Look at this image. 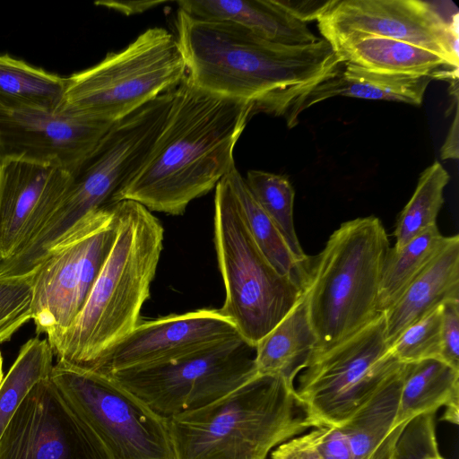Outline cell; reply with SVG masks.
Here are the masks:
<instances>
[{"instance_id": "6da1fadb", "label": "cell", "mask_w": 459, "mask_h": 459, "mask_svg": "<svg viewBox=\"0 0 459 459\" xmlns=\"http://www.w3.org/2000/svg\"><path fill=\"white\" fill-rule=\"evenodd\" d=\"M176 27L191 84L251 104L255 113L284 117L290 128L308 94L345 62L324 39L276 44L234 22L195 18L179 8Z\"/></svg>"}, {"instance_id": "7a4b0ae2", "label": "cell", "mask_w": 459, "mask_h": 459, "mask_svg": "<svg viewBox=\"0 0 459 459\" xmlns=\"http://www.w3.org/2000/svg\"><path fill=\"white\" fill-rule=\"evenodd\" d=\"M251 104L213 95L186 77L174 89L166 121L144 162L113 200H130L151 212L181 215L235 165V145Z\"/></svg>"}, {"instance_id": "3957f363", "label": "cell", "mask_w": 459, "mask_h": 459, "mask_svg": "<svg viewBox=\"0 0 459 459\" xmlns=\"http://www.w3.org/2000/svg\"><path fill=\"white\" fill-rule=\"evenodd\" d=\"M113 206L108 257L73 324L49 342L58 359L91 368L140 322L163 247L164 229L151 211L130 200Z\"/></svg>"}, {"instance_id": "277c9868", "label": "cell", "mask_w": 459, "mask_h": 459, "mask_svg": "<svg viewBox=\"0 0 459 459\" xmlns=\"http://www.w3.org/2000/svg\"><path fill=\"white\" fill-rule=\"evenodd\" d=\"M168 425L176 459H266L315 428L295 386L258 373L217 401L170 417Z\"/></svg>"}, {"instance_id": "5b68a950", "label": "cell", "mask_w": 459, "mask_h": 459, "mask_svg": "<svg viewBox=\"0 0 459 459\" xmlns=\"http://www.w3.org/2000/svg\"><path fill=\"white\" fill-rule=\"evenodd\" d=\"M389 248L382 222L368 216L342 223L323 251L311 258L304 292L317 338L312 359L351 338L381 315L377 304Z\"/></svg>"}, {"instance_id": "8992f818", "label": "cell", "mask_w": 459, "mask_h": 459, "mask_svg": "<svg viewBox=\"0 0 459 459\" xmlns=\"http://www.w3.org/2000/svg\"><path fill=\"white\" fill-rule=\"evenodd\" d=\"M214 246L225 288L220 312L255 345L291 310L304 289L281 275L255 241L227 175L215 186Z\"/></svg>"}, {"instance_id": "52a82bcc", "label": "cell", "mask_w": 459, "mask_h": 459, "mask_svg": "<svg viewBox=\"0 0 459 459\" xmlns=\"http://www.w3.org/2000/svg\"><path fill=\"white\" fill-rule=\"evenodd\" d=\"M186 76L177 37L163 28H150L122 50L66 77L59 109L114 124L174 90Z\"/></svg>"}, {"instance_id": "ba28073f", "label": "cell", "mask_w": 459, "mask_h": 459, "mask_svg": "<svg viewBox=\"0 0 459 459\" xmlns=\"http://www.w3.org/2000/svg\"><path fill=\"white\" fill-rule=\"evenodd\" d=\"M173 91L112 124L72 175L65 195L35 235L41 248H53L90 212L113 205L115 196L144 162L166 121Z\"/></svg>"}, {"instance_id": "9c48e42d", "label": "cell", "mask_w": 459, "mask_h": 459, "mask_svg": "<svg viewBox=\"0 0 459 459\" xmlns=\"http://www.w3.org/2000/svg\"><path fill=\"white\" fill-rule=\"evenodd\" d=\"M50 378L109 459H176L168 419L109 375L58 359Z\"/></svg>"}, {"instance_id": "30bf717a", "label": "cell", "mask_w": 459, "mask_h": 459, "mask_svg": "<svg viewBox=\"0 0 459 459\" xmlns=\"http://www.w3.org/2000/svg\"><path fill=\"white\" fill-rule=\"evenodd\" d=\"M401 364L388 350L381 314L351 338L314 357L301 371L295 392L315 428H340Z\"/></svg>"}, {"instance_id": "8fae6325", "label": "cell", "mask_w": 459, "mask_h": 459, "mask_svg": "<svg viewBox=\"0 0 459 459\" xmlns=\"http://www.w3.org/2000/svg\"><path fill=\"white\" fill-rule=\"evenodd\" d=\"M256 374L255 347L238 336L173 361L108 375L169 419L217 401Z\"/></svg>"}, {"instance_id": "7c38bea8", "label": "cell", "mask_w": 459, "mask_h": 459, "mask_svg": "<svg viewBox=\"0 0 459 459\" xmlns=\"http://www.w3.org/2000/svg\"><path fill=\"white\" fill-rule=\"evenodd\" d=\"M114 206L97 209L56 247L33 272L31 319L48 342L62 335L82 310L111 249Z\"/></svg>"}, {"instance_id": "4fadbf2b", "label": "cell", "mask_w": 459, "mask_h": 459, "mask_svg": "<svg viewBox=\"0 0 459 459\" xmlns=\"http://www.w3.org/2000/svg\"><path fill=\"white\" fill-rule=\"evenodd\" d=\"M316 21L323 39L342 58L363 39L386 38L436 52L455 66L459 64L458 13L446 19L434 3L330 0Z\"/></svg>"}, {"instance_id": "5bb4252c", "label": "cell", "mask_w": 459, "mask_h": 459, "mask_svg": "<svg viewBox=\"0 0 459 459\" xmlns=\"http://www.w3.org/2000/svg\"><path fill=\"white\" fill-rule=\"evenodd\" d=\"M0 459H109L50 377L36 383L0 436Z\"/></svg>"}, {"instance_id": "9a60e30c", "label": "cell", "mask_w": 459, "mask_h": 459, "mask_svg": "<svg viewBox=\"0 0 459 459\" xmlns=\"http://www.w3.org/2000/svg\"><path fill=\"white\" fill-rule=\"evenodd\" d=\"M111 126L0 97V161L48 164L73 175Z\"/></svg>"}, {"instance_id": "2e32d148", "label": "cell", "mask_w": 459, "mask_h": 459, "mask_svg": "<svg viewBox=\"0 0 459 459\" xmlns=\"http://www.w3.org/2000/svg\"><path fill=\"white\" fill-rule=\"evenodd\" d=\"M240 336L219 309L141 321L94 366L104 373L173 361Z\"/></svg>"}, {"instance_id": "e0dca14e", "label": "cell", "mask_w": 459, "mask_h": 459, "mask_svg": "<svg viewBox=\"0 0 459 459\" xmlns=\"http://www.w3.org/2000/svg\"><path fill=\"white\" fill-rule=\"evenodd\" d=\"M72 174L22 160L0 161V262L19 252L62 201Z\"/></svg>"}, {"instance_id": "ac0fdd59", "label": "cell", "mask_w": 459, "mask_h": 459, "mask_svg": "<svg viewBox=\"0 0 459 459\" xmlns=\"http://www.w3.org/2000/svg\"><path fill=\"white\" fill-rule=\"evenodd\" d=\"M178 4L193 17L234 22L276 44L302 46L320 39L278 0H181Z\"/></svg>"}, {"instance_id": "d6986e66", "label": "cell", "mask_w": 459, "mask_h": 459, "mask_svg": "<svg viewBox=\"0 0 459 459\" xmlns=\"http://www.w3.org/2000/svg\"><path fill=\"white\" fill-rule=\"evenodd\" d=\"M450 299H459V237L446 243L384 313L388 347L410 325Z\"/></svg>"}, {"instance_id": "ffe728a7", "label": "cell", "mask_w": 459, "mask_h": 459, "mask_svg": "<svg viewBox=\"0 0 459 459\" xmlns=\"http://www.w3.org/2000/svg\"><path fill=\"white\" fill-rule=\"evenodd\" d=\"M403 363L340 429L353 459H396L401 436L393 430L403 382Z\"/></svg>"}, {"instance_id": "44dd1931", "label": "cell", "mask_w": 459, "mask_h": 459, "mask_svg": "<svg viewBox=\"0 0 459 459\" xmlns=\"http://www.w3.org/2000/svg\"><path fill=\"white\" fill-rule=\"evenodd\" d=\"M316 344L303 291L291 310L255 345L256 372L280 376L294 386V379L308 366Z\"/></svg>"}, {"instance_id": "7402d4cb", "label": "cell", "mask_w": 459, "mask_h": 459, "mask_svg": "<svg viewBox=\"0 0 459 459\" xmlns=\"http://www.w3.org/2000/svg\"><path fill=\"white\" fill-rule=\"evenodd\" d=\"M432 80L429 75L383 73L344 62L336 76L324 82L308 94L300 112L334 96L420 105Z\"/></svg>"}, {"instance_id": "603a6c76", "label": "cell", "mask_w": 459, "mask_h": 459, "mask_svg": "<svg viewBox=\"0 0 459 459\" xmlns=\"http://www.w3.org/2000/svg\"><path fill=\"white\" fill-rule=\"evenodd\" d=\"M403 382L393 430L401 436L414 419L459 397V369L441 359L403 363Z\"/></svg>"}, {"instance_id": "cb8c5ba5", "label": "cell", "mask_w": 459, "mask_h": 459, "mask_svg": "<svg viewBox=\"0 0 459 459\" xmlns=\"http://www.w3.org/2000/svg\"><path fill=\"white\" fill-rule=\"evenodd\" d=\"M345 62L377 72L429 75L433 79L458 78L455 66L441 55L417 45L386 38H368L349 48Z\"/></svg>"}, {"instance_id": "d4e9b609", "label": "cell", "mask_w": 459, "mask_h": 459, "mask_svg": "<svg viewBox=\"0 0 459 459\" xmlns=\"http://www.w3.org/2000/svg\"><path fill=\"white\" fill-rule=\"evenodd\" d=\"M226 175L250 233L261 251L277 272L305 290L308 280L310 263L307 265H303L295 260L278 229L255 200L245 178L235 165Z\"/></svg>"}, {"instance_id": "484cf974", "label": "cell", "mask_w": 459, "mask_h": 459, "mask_svg": "<svg viewBox=\"0 0 459 459\" xmlns=\"http://www.w3.org/2000/svg\"><path fill=\"white\" fill-rule=\"evenodd\" d=\"M432 226L400 249L390 247L382 268L377 311L384 314L446 243Z\"/></svg>"}, {"instance_id": "4316f807", "label": "cell", "mask_w": 459, "mask_h": 459, "mask_svg": "<svg viewBox=\"0 0 459 459\" xmlns=\"http://www.w3.org/2000/svg\"><path fill=\"white\" fill-rule=\"evenodd\" d=\"M65 78L16 59L0 55V97L17 102L59 109Z\"/></svg>"}, {"instance_id": "83f0119b", "label": "cell", "mask_w": 459, "mask_h": 459, "mask_svg": "<svg viewBox=\"0 0 459 459\" xmlns=\"http://www.w3.org/2000/svg\"><path fill=\"white\" fill-rule=\"evenodd\" d=\"M53 356L47 339L31 338L21 347L0 386V436L30 388L50 377Z\"/></svg>"}, {"instance_id": "f1b7e54d", "label": "cell", "mask_w": 459, "mask_h": 459, "mask_svg": "<svg viewBox=\"0 0 459 459\" xmlns=\"http://www.w3.org/2000/svg\"><path fill=\"white\" fill-rule=\"evenodd\" d=\"M449 178L439 161L433 162L422 171L413 195L397 217L394 249H400L437 225V217L444 204V189Z\"/></svg>"}, {"instance_id": "f546056e", "label": "cell", "mask_w": 459, "mask_h": 459, "mask_svg": "<svg viewBox=\"0 0 459 459\" xmlns=\"http://www.w3.org/2000/svg\"><path fill=\"white\" fill-rule=\"evenodd\" d=\"M252 195L273 221L295 260L309 264L311 257L303 251L296 234L293 206L295 191L284 175L248 170L245 178Z\"/></svg>"}, {"instance_id": "4dcf8cb0", "label": "cell", "mask_w": 459, "mask_h": 459, "mask_svg": "<svg viewBox=\"0 0 459 459\" xmlns=\"http://www.w3.org/2000/svg\"><path fill=\"white\" fill-rule=\"evenodd\" d=\"M401 363L440 359L441 305L405 328L388 347Z\"/></svg>"}, {"instance_id": "1f68e13d", "label": "cell", "mask_w": 459, "mask_h": 459, "mask_svg": "<svg viewBox=\"0 0 459 459\" xmlns=\"http://www.w3.org/2000/svg\"><path fill=\"white\" fill-rule=\"evenodd\" d=\"M33 273L22 276H0V343L31 319Z\"/></svg>"}, {"instance_id": "d6a6232c", "label": "cell", "mask_w": 459, "mask_h": 459, "mask_svg": "<svg viewBox=\"0 0 459 459\" xmlns=\"http://www.w3.org/2000/svg\"><path fill=\"white\" fill-rule=\"evenodd\" d=\"M440 359L459 369V299L441 304Z\"/></svg>"}, {"instance_id": "836d02e7", "label": "cell", "mask_w": 459, "mask_h": 459, "mask_svg": "<svg viewBox=\"0 0 459 459\" xmlns=\"http://www.w3.org/2000/svg\"><path fill=\"white\" fill-rule=\"evenodd\" d=\"M312 431L323 459H353L349 441L340 428L319 426Z\"/></svg>"}, {"instance_id": "e575fe53", "label": "cell", "mask_w": 459, "mask_h": 459, "mask_svg": "<svg viewBox=\"0 0 459 459\" xmlns=\"http://www.w3.org/2000/svg\"><path fill=\"white\" fill-rule=\"evenodd\" d=\"M272 459H323L314 437L312 429L294 437L278 446L271 455Z\"/></svg>"}, {"instance_id": "d590c367", "label": "cell", "mask_w": 459, "mask_h": 459, "mask_svg": "<svg viewBox=\"0 0 459 459\" xmlns=\"http://www.w3.org/2000/svg\"><path fill=\"white\" fill-rule=\"evenodd\" d=\"M279 3L287 9L297 19L308 22L316 20L319 15L326 9L329 1H287L278 0Z\"/></svg>"}, {"instance_id": "8d00e7d4", "label": "cell", "mask_w": 459, "mask_h": 459, "mask_svg": "<svg viewBox=\"0 0 459 459\" xmlns=\"http://www.w3.org/2000/svg\"><path fill=\"white\" fill-rule=\"evenodd\" d=\"M162 3L163 1H98L95 4L105 6L125 15H132L143 13Z\"/></svg>"}, {"instance_id": "74e56055", "label": "cell", "mask_w": 459, "mask_h": 459, "mask_svg": "<svg viewBox=\"0 0 459 459\" xmlns=\"http://www.w3.org/2000/svg\"><path fill=\"white\" fill-rule=\"evenodd\" d=\"M458 106L456 104L454 120L451 124L446 140L440 149L442 160H457L459 157V118Z\"/></svg>"}, {"instance_id": "f35d334b", "label": "cell", "mask_w": 459, "mask_h": 459, "mask_svg": "<svg viewBox=\"0 0 459 459\" xmlns=\"http://www.w3.org/2000/svg\"><path fill=\"white\" fill-rule=\"evenodd\" d=\"M446 411L442 420L449 421L453 424H458L459 416V397L454 398L446 405Z\"/></svg>"}, {"instance_id": "ab89813d", "label": "cell", "mask_w": 459, "mask_h": 459, "mask_svg": "<svg viewBox=\"0 0 459 459\" xmlns=\"http://www.w3.org/2000/svg\"><path fill=\"white\" fill-rule=\"evenodd\" d=\"M414 459H445V458H443L439 455L438 450L437 448V449L429 451V452L425 453L424 455H419V457L414 458Z\"/></svg>"}, {"instance_id": "60d3db41", "label": "cell", "mask_w": 459, "mask_h": 459, "mask_svg": "<svg viewBox=\"0 0 459 459\" xmlns=\"http://www.w3.org/2000/svg\"><path fill=\"white\" fill-rule=\"evenodd\" d=\"M3 379H4V373H3V357H2L1 351H0V386H1V385H2Z\"/></svg>"}]
</instances>
